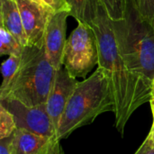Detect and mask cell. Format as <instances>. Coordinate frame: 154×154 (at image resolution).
Listing matches in <instances>:
<instances>
[{
	"label": "cell",
	"instance_id": "cell-7",
	"mask_svg": "<svg viewBox=\"0 0 154 154\" xmlns=\"http://www.w3.org/2000/svg\"><path fill=\"white\" fill-rule=\"evenodd\" d=\"M23 29L27 37L28 46L43 45V38L53 13L38 0H15Z\"/></svg>",
	"mask_w": 154,
	"mask_h": 154
},
{
	"label": "cell",
	"instance_id": "cell-14",
	"mask_svg": "<svg viewBox=\"0 0 154 154\" xmlns=\"http://www.w3.org/2000/svg\"><path fill=\"white\" fill-rule=\"evenodd\" d=\"M23 49L24 47L11 32L0 26V54L2 56L22 54Z\"/></svg>",
	"mask_w": 154,
	"mask_h": 154
},
{
	"label": "cell",
	"instance_id": "cell-8",
	"mask_svg": "<svg viewBox=\"0 0 154 154\" xmlns=\"http://www.w3.org/2000/svg\"><path fill=\"white\" fill-rule=\"evenodd\" d=\"M78 82L79 81H77L76 78L72 77L64 66L56 73L53 86L46 102V107L49 116L57 130V134L63 113L67 107V105L69 104Z\"/></svg>",
	"mask_w": 154,
	"mask_h": 154
},
{
	"label": "cell",
	"instance_id": "cell-13",
	"mask_svg": "<svg viewBox=\"0 0 154 154\" xmlns=\"http://www.w3.org/2000/svg\"><path fill=\"white\" fill-rule=\"evenodd\" d=\"M70 7L69 15L74 17L78 23H86L91 24L95 18L97 7V0H66Z\"/></svg>",
	"mask_w": 154,
	"mask_h": 154
},
{
	"label": "cell",
	"instance_id": "cell-6",
	"mask_svg": "<svg viewBox=\"0 0 154 154\" xmlns=\"http://www.w3.org/2000/svg\"><path fill=\"white\" fill-rule=\"evenodd\" d=\"M0 104L13 114L17 128L48 138L58 137L57 130L49 116L46 104L30 106L14 98L0 100Z\"/></svg>",
	"mask_w": 154,
	"mask_h": 154
},
{
	"label": "cell",
	"instance_id": "cell-5",
	"mask_svg": "<svg viewBox=\"0 0 154 154\" xmlns=\"http://www.w3.org/2000/svg\"><path fill=\"white\" fill-rule=\"evenodd\" d=\"M98 65V48L92 26L78 23L67 39L63 66L74 78H85Z\"/></svg>",
	"mask_w": 154,
	"mask_h": 154
},
{
	"label": "cell",
	"instance_id": "cell-3",
	"mask_svg": "<svg viewBox=\"0 0 154 154\" xmlns=\"http://www.w3.org/2000/svg\"><path fill=\"white\" fill-rule=\"evenodd\" d=\"M114 106L115 101L108 79L104 70L97 68L90 77L78 82L59 125L60 140L91 124L99 115L114 112Z\"/></svg>",
	"mask_w": 154,
	"mask_h": 154
},
{
	"label": "cell",
	"instance_id": "cell-15",
	"mask_svg": "<svg viewBox=\"0 0 154 154\" xmlns=\"http://www.w3.org/2000/svg\"><path fill=\"white\" fill-rule=\"evenodd\" d=\"M17 130L14 116L0 104V140L10 138Z\"/></svg>",
	"mask_w": 154,
	"mask_h": 154
},
{
	"label": "cell",
	"instance_id": "cell-2",
	"mask_svg": "<svg viewBox=\"0 0 154 154\" xmlns=\"http://www.w3.org/2000/svg\"><path fill=\"white\" fill-rule=\"evenodd\" d=\"M112 22L118 50L126 67L152 88L154 79V32L143 20L134 0H126L123 20Z\"/></svg>",
	"mask_w": 154,
	"mask_h": 154
},
{
	"label": "cell",
	"instance_id": "cell-23",
	"mask_svg": "<svg viewBox=\"0 0 154 154\" xmlns=\"http://www.w3.org/2000/svg\"><path fill=\"white\" fill-rule=\"evenodd\" d=\"M150 104H151V108H152V116H153V123H152V126H154V97H152L150 100Z\"/></svg>",
	"mask_w": 154,
	"mask_h": 154
},
{
	"label": "cell",
	"instance_id": "cell-1",
	"mask_svg": "<svg viewBox=\"0 0 154 154\" xmlns=\"http://www.w3.org/2000/svg\"><path fill=\"white\" fill-rule=\"evenodd\" d=\"M96 33L98 48V68L108 79L115 106L116 126L122 136L134 112L152 98V88L126 67L120 55L111 19L99 4L90 24Z\"/></svg>",
	"mask_w": 154,
	"mask_h": 154
},
{
	"label": "cell",
	"instance_id": "cell-25",
	"mask_svg": "<svg viewBox=\"0 0 154 154\" xmlns=\"http://www.w3.org/2000/svg\"><path fill=\"white\" fill-rule=\"evenodd\" d=\"M146 154H154V149L150 148V149L148 150V152H146Z\"/></svg>",
	"mask_w": 154,
	"mask_h": 154
},
{
	"label": "cell",
	"instance_id": "cell-22",
	"mask_svg": "<svg viewBox=\"0 0 154 154\" xmlns=\"http://www.w3.org/2000/svg\"><path fill=\"white\" fill-rule=\"evenodd\" d=\"M147 141H148V143L150 145L151 148L154 149V126L152 125V128H151V131L147 136Z\"/></svg>",
	"mask_w": 154,
	"mask_h": 154
},
{
	"label": "cell",
	"instance_id": "cell-24",
	"mask_svg": "<svg viewBox=\"0 0 154 154\" xmlns=\"http://www.w3.org/2000/svg\"><path fill=\"white\" fill-rule=\"evenodd\" d=\"M152 97H154V79L152 81Z\"/></svg>",
	"mask_w": 154,
	"mask_h": 154
},
{
	"label": "cell",
	"instance_id": "cell-21",
	"mask_svg": "<svg viewBox=\"0 0 154 154\" xmlns=\"http://www.w3.org/2000/svg\"><path fill=\"white\" fill-rule=\"evenodd\" d=\"M151 147H150V145L148 143V141H147V139H145L144 142L142 143V145L138 148V150L135 152L134 154H146V152H148V150Z\"/></svg>",
	"mask_w": 154,
	"mask_h": 154
},
{
	"label": "cell",
	"instance_id": "cell-26",
	"mask_svg": "<svg viewBox=\"0 0 154 154\" xmlns=\"http://www.w3.org/2000/svg\"><path fill=\"white\" fill-rule=\"evenodd\" d=\"M152 29H153V32H154V20H153V22L152 23Z\"/></svg>",
	"mask_w": 154,
	"mask_h": 154
},
{
	"label": "cell",
	"instance_id": "cell-10",
	"mask_svg": "<svg viewBox=\"0 0 154 154\" xmlns=\"http://www.w3.org/2000/svg\"><path fill=\"white\" fill-rule=\"evenodd\" d=\"M53 138L44 137L17 128L14 134L8 138L9 152L10 154H42Z\"/></svg>",
	"mask_w": 154,
	"mask_h": 154
},
{
	"label": "cell",
	"instance_id": "cell-4",
	"mask_svg": "<svg viewBox=\"0 0 154 154\" xmlns=\"http://www.w3.org/2000/svg\"><path fill=\"white\" fill-rule=\"evenodd\" d=\"M57 71L48 60L43 45L24 47L18 73L6 98L30 106L46 104Z\"/></svg>",
	"mask_w": 154,
	"mask_h": 154
},
{
	"label": "cell",
	"instance_id": "cell-12",
	"mask_svg": "<svg viewBox=\"0 0 154 154\" xmlns=\"http://www.w3.org/2000/svg\"><path fill=\"white\" fill-rule=\"evenodd\" d=\"M22 54L10 55L2 64L3 81L0 87V100L5 99L11 90L13 83L18 73Z\"/></svg>",
	"mask_w": 154,
	"mask_h": 154
},
{
	"label": "cell",
	"instance_id": "cell-9",
	"mask_svg": "<svg viewBox=\"0 0 154 154\" xmlns=\"http://www.w3.org/2000/svg\"><path fill=\"white\" fill-rule=\"evenodd\" d=\"M69 12H59L53 14L45 31L43 46L48 60L56 70L63 67L64 51L67 42V19Z\"/></svg>",
	"mask_w": 154,
	"mask_h": 154
},
{
	"label": "cell",
	"instance_id": "cell-20",
	"mask_svg": "<svg viewBox=\"0 0 154 154\" xmlns=\"http://www.w3.org/2000/svg\"><path fill=\"white\" fill-rule=\"evenodd\" d=\"M8 144H9L8 139L0 140V154H10Z\"/></svg>",
	"mask_w": 154,
	"mask_h": 154
},
{
	"label": "cell",
	"instance_id": "cell-18",
	"mask_svg": "<svg viewBox=\"0 0 154 154\" xmlns=\"http://www.w3.org/2000/svg\"><path fill=\"white\" fill-rule=\"evenodd\" d=\"M44 6L50 9L53 14L59 12H69L70 14V7L66 0H38ZM70 16V15H69Z\"/></svg>",
	"mask_w": 154,
	"mask_h": 154
},
{
	"label": "cell",
	"instance_id": "cell-17",
	"mask_svg": "<svg viewBox=\"0 0 154 154\" xmlns=\"http://www.w3.org/2000/svg\"><path fill=\"white\" fill-rule=\"evenodd\" d=\"M134 1L141 17L152 24L154 20V0H134Z\"/></svg>",
	"mask_w": 154,
	"mask_h": 154
},
{
	"label": "cell",
	"instance_id": "cell-16",
	"mask_svg": "<svg viewBox=\"0 0 154 154\" xmlns=\"http://www.w3.org/2000/svg\"><path fill=\"white\" fill-rule=\"evenodd\" d=\"M113 22L123 20L125 14L126 0H97Z\"/></svg>",
	"mask_w": 154,
	"mask_h": 154
},
{
	"label": "cell",
	"instance_id": "cell-11",
	"mask_svg": "<svg viewBox=\"0 0 154 154\" xmlns=\"http://www.w3.org/2000/svg\"><path fill=\"white\" fill-rule=\"evenodd\" d=\"M1 26L11 32L23 46H28L27 37L15 0H0Z\"/></svg>",
	"mask_w": 154,
	"mask_h": 154
},
{
	"label": "cell",
	"instance_id": "cell-19",
	"mask_svg": "<svg viewBox=\"0 0 154 154\" xmlns=\"http://www.w3.org/2000/svg\"><path fill=\"white\" fill-rule=\"evenodd\" d=\"M42 154H65L60 145V140L58 137L53 138Z\"/></svg>",
	"mask_w": 154,
	"mask_h": 154
}]
</instances>
